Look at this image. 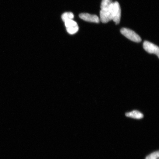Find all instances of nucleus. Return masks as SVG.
<instances>
[{
	"instance_id": "1",
	"label": "nucleus",
	"mask_w": 159,
	"mask_h": 159,
	"mask_svg": "<svg viewBox=\"0 0 159 159\" xmlns=\"http://www.w3.org/2000/svg\"><path fill=\"white\" fill-rule=\"evenodd\" d=\"M120 32L127 39L134 42L140 43L142 41L139 35L130 29L124 28L121 29Z\"/></svg>"
},
{
	"instance_id": "2",
	"label": "nucleus",
	"mask_w": 159,
	"mask_h": 159,
	"mask_svg": "<svg viewBox=\"0 0 159 159\" xmlns=\"http://www.w3.org/2000/svg\"><path fill=\"white\" fill-rule=\"evenodd\" d=\"M112 3L108 8L101 9L100 11V20L102 23H106L112 20L113 16L112 11Z\"/></svg>"
},
{
	"instance_id": "3",
	"label": "nucleus",
	"mask_w": 159,
	"mask_h": 159,
	"mask_svg": "<svg viewBox=\"0 0 159 159\" xmlns=\"http://www.w3.org/2000/svg\"><path fill=\"white\" fill-rule=\"evenodd\" d=\"M112 11L113 16L112 20L116 25H118L120 23L121 14L120 5L118 2H113L112 6Z\"/></svg>"
},
{
	"instance_id": "4",
	"label": "nucleus",
	"mask_w": 159,
	"mask_h": 159,
	"mask_svg": "<svg viewBox=\"0 0 159 159\" xmlns=\"http://www.w3.org/2000/svg\"><path fill=\"white\" fill-rule=\"evenodd\" d=\"M67 32L69 34L73 35L77 32L79 28L76 22L73 19L69 20L64 22Z\"/></svg>"
},
{
	"instance_id": "5",
	"label": "nucleus",
	"mask_w": 159,
	"mask_h": 159,
	"mask_svg": "<svg viewBox=\"0 0 159 159\" xmlns=\"http://www.w3.org/2000/svg\"><path fill=\"white\" fill-rule=\"evenodd\" d=\"M143 47L147 52L156 55L159 57V48L157 46L148 41H145L143 44Z\"/></svg>"
},
{
	"instance_id": "6",
	"label": "nucleus",
	"mask_w": 159,
	"mask_h": 159,
	"mask_svg": "<svg viewBox=\"0 0 159 159\" xmlns=\"http://www.w3.org/2000/svg\"><path fill=\"white\" fill-rule=\"evenodd\" d=\"M79 17L81 19L89 22L99 23L100 21L98 16L87 13H81L79 15Z\"/></svg>"
},
{
	"instance_id": "7",
	"label": "nucleus",
	"mask_w": 159,
	"mask_h": 159,
	"mask_svg": "<svg viewBox=\"0 0 159 159\" xmlns=\"http://www.w3.org/2000/svg\"><path fill=\"white\" fill-rule=\"evenodd\" d=\"M125 115L127 117L138 119H142L143 118L144 116L143 115L142 113L136 110L126 113Z\"/></svg>"
},
{
	"instance_id": "8",
	"label": "nucleus",
	"mask_w": 159,
	"mask_h": 159,
	"mask_svg": "<svg viewBox=\"0 0 159 159\" xmlns=\"http://www.w3.org/2000/svg\"><path fill=\"white\" fill-rule=\"evenodd\" d=\"M74 17V15L70 12L65 13L61 16V19L64 22L69 20L73 19Z\"/></svg>"
},
{
	"instance_id": "9",
	"label": "nucleus",
	"mask_w": 159,
	"mask_h": 159,
	"mask_svg": "<svg viewBox=\"0 0 159 159\" xmlns=\"http://www.w3.org/2000/svg\"><path fill=\"white\" fill-rule=\"evenodd\" d=\"M112 3V0H102L101 5V9L108 8Z\"/></svg>"
},
{
	"instance_id": "10",
	"label": "nucleus",
	"mask_w": 159,
	"mask_h": 159,
	"mask_svg": "<svg viewBox=\"0 0 159 159\" xmlns=\"http://www.w3.org/2000/svg\"><path fill=\"white\" fill-rule=\"evenodd\" d=\"M159 157V151L155 152L148 155L145 159H157Z\"/></svg>"
}]
</instances>
